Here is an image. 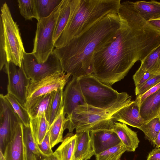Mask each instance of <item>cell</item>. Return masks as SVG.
Instances as JSON below:
<instances>
[{
	"label": "cell",
	"instance_id": "obj_2",
	"mask_svg": "<svg viewBox=\"0 0 160 160\" xmlns=\"http://www.w3.org/2000/svg\"><path fill=\"white\" fill-rule=\"evenodd\" d=\"M120 25L118 13H110L65 46L54 49L63 71L78 78L91 74L94 54L112 40Z\"/></svg>",
	"mask_w": 160,
	"mask_h": 160
},
{
	"label": "cell",
	"instance_id": "obj_21",
	"mask_svg": "<svg viewBox=\"0 0 160 160\" xmlns=\"http://www.w3.org/2000/svg\"><path fill=\"white\" fill-rule=\"evenodd\" d=\"M22 129L23 142L26 160H41L45 157L39 151L30 126L26 127L23 125Z\"/></svg>",
	"mask_w": 160,
	"mask_h": 160
},
{
	"label": "cell",
	"instance_id": "obj_4",
	"mask_svg": "<svg viewBox=\"0 0 160 160\" xmlns=\"http://www.w3.org/2000/svg\"><path fill=\"white\" fill-rule=\"evenodd\" d=\"M132 101V96L128 94L107 108H98L88 105L79 106L70 115L66 118L68 121L65 129H68L69 132H72L75 129L76 133L87 131L112 129L114 126L112 116Z\"/></svg>",
	"mask_w": 160,
	"mask_h": 160
},
{
	"label": "cell",
	"instance_id": "obj_16",
	"mask_svg": "<svg viewBox=\"0 0 160 160\" xmlns=\"http://www.w3.org/2000/svg\"><path fill=\"white\" fill-rule=\"evenodd\" d=\"M81 0H63L57 22L53 40L55 43L58 38L71 17L78 7Z\"/></svg>",
	"mask_w": 160,
	"mask_h": 160
},
{
	"label": "cell",
	"instance_id": "obj_3",
	"mask_svg": "<svg viewBox=\"0 0 160 160\" xmlns=\"http://www.w3.org/2000/svg\"><path fill=\"white\" fill-rule=\"evenodd\" d=\"M121 2L120 0H81L78 7L55 43V48L65 46L108 15L118 13Z\"/></svg>",
	"mask_w": 160,
	"mask_h": 160
},
{
	"label": "cell",
	"instance_id": "obj_27",
	"mask_svg": "<svg viewBox=\"0 0 160 160\" xmlns=\"http://www.w3.org/2000/svg\"><path fill=\"white\" fill-rule=\"evenodd\" d=\"M160 44L142 61L139 68L154 74L160 73Z\"/></svg>",
	"mask_w": 160,
	"mask_h": 160
},
{
	"label": "cell",
	"instance_id": "obj_15",
	"mask_svg": "<svg viewBox=\"0 0 160 160\" xmlns=\"http://www.w3.org/2000/svg\"><path fill=\"white\" fill-rule=\"evenodd\" d=\"M23 125L16 126L3 153L4 160H26L23 139Z\"/></svg>",
	"mask_w": 160,
	"mask_h": 160
},
{
	"label": "cell",
	"instance_id": "obj_7",
	"mask_svg": "<svg viewBox=\"0 0 160 160\" xmlns=\"http://www.w3.org/2000/svg\"><path fill=\"white\" fill-rule=\"evenodd\" d=\"M1 11L0 18L2 25L8 62H12L21 67L25 51L18 26L13 20L6 2L2 5Z\"/></svg>",
	"mask_w": 160,
	"mask_h": 160
},
{
	"label": "cell",
	"instance_id": "obj_34",
	"mask_svg": "<svg viewBox=\"0 0 160 160\" xmlns=\"http://www.w3.org/2000/svg\"><path fill=\"white\" fill-rule=\"evenodd\" d=\"M8 63L2 20L0 18V70Z\"/></svg>",
	"mask_w": 160,
	"mask_h": 160
},
{
	"label": "cell",
	"instance_id": "obj_5",
	"mask_svg": "<svg viewBox=\"0 0 160 160\" xmlns=\"http://www.w3.org/2000/svg\"><path fill=\"white\" fill-rule=\"evenodd\" d=\"M78 79L86 102L90 106L107 108L128 95L126 92H118L91 74L83 76Z\"/></svg>",
	"mask_w": 160,
	"mask_h": 160
},
{
	"label": "cell",
	"instance_id": "obj_42",
	"mask_svg": "<svg viewBox=\"0 0 160 160\" xmlns=\"http://www.w3.org/2000/svg\"><path fill=\"white\" fill-rule=\"evenodd\" d=\"M158 117L159 120L160 121V110L158 112Z\"/></svg>",
	"mask_w": 160,
	"mask_h": 160
},
{
	"label": "cell",
	"instance_id": "obj_10",
	"mask_svg": "<svg viewBox=\"0 0 160 160\" xmlns=\"http://www.w3.org/2000/svg\"><path fill=\"white\" fill-rule=\"evenodd\" d=\"M2 70L8 76V93L13 96L25 108L30 80L25 72L22 63L19 67L12 62H8Z\"/></svg>",
	"mask_w": 160,
	"mask_h": 160
},
{
	"label": "cell",
	"instance_id": "obj_19",
	"mask_svg": "<svg viewBox=\"0 0 160 160\" xmlns=\"http://www.w3.org/2000/svg\"><path fill=\"white\" fill-rule=\"evenodd\" d=\"M160 110V89L146 98L140 104V115L145 122L157 117Z\"/></svg>",
	"mask_w": 160,
	"mask_h": 160
},
{
	"label": "cell",
	"instance_id": "obj_20",
	"mask_svg": "<svg viewBox=\"0 0 160 160\" xmlns=\"http://www.w3.org/2000/svg\"><path fill=\"white\" fill-rule=\"evenodd\" d=\"M138 14L146 21L160 18V2L152 0L133 2Z\"/></svg>",
	"mask_w": 160,
	"mask_h": 160
},
{
	"label": "cell",
	"instance_id": "obj_30",
	"mask_svg": "<svg viewBox=\"0 0 160 160\" xmlns=\"http://www.w3.org/2000/svg\"><path fill=\"white\" fill-rule=\"evenodd\" d=\"M62 0H35L39 19L49 16Z\"/></svg>",
	"mask_w": 160,
	"mask_h": 160
},
{
	"label": "cell",
	"instance_id": "obj_29",
	"mask_svg": "<svg viewBox=\"0 0 160 160\" xmlns=\"http://www.w3.org/2000/svg\"><path fill=\"white\" fill-rule=\"evenodd\" d=\"M18 2L20 13L26 19L39 20L35 0H18Z\"/></svg>",
	"mask_w": 160,
	"mask_h": 160
},
{
	"label": "cell",
	"instance_id": "obj_12",
	"mask_svg": "<svg viewBox=\"0 0 160 160\" xmlns=\"http://www.w3.org/2000/svg\"><path fill=\"white\" fill-rule=\"evenodd\" d=\"M86 105L78 78L72 77L67 83L63 92L64 113L69 116L78 107Z\"/></svg>",
	"mask_w": 160,
	"mask_h": 160
},
{
	"label": "cell",
	"instance_id": "obj_36",
	"mask_svg": "<svg viewBox=\"0 0 160 160\" xmlns=\"http://www.w3.org/2000/svg\"><path fill=\"white\" fill-rule=\"evenodd\" d=\"M155 74L139 68L133 76L135 87L140 86Z\"/></svg>",
	"mask_w": 160,
	"mask_h": 160
},
{
	"label": "cell",
	"instance_id": "obj_43",
	"mask_svg": "<svg viewBox=\"0 0 160 160\" xmlns=\"http://www.w3.org/2000/svg\"></svg>",
	"mask_w": 160,
	"mask_h": 160
},
{
	"label": "cell",
	"instance_id": "obj_37",
	"mask_svg": "<svg viewBox=\"0 0 160 160\" xmlns=\"http://www.w3.org/2000/svg\"><path fill=\"white\" fill-rule=\"evenodd\" d=\"M160 89V82L152 87L142 95L137 96L139 99L140 104L147 97Z\"/></svg>",
	"mask_w": 160,
	"mask_h": 160
},
{
	"label": "cell",
	"instance_id": "obj_14",
	"mask_svg": "<svg viewBox=\"0 0 160 160\" xmlns=\"http://www.w3.org/2000/svg\"><path fill=\"white\" fill-rule=\"evenodd\" d=\"M90 134L95 156L121 142L113 130H98Z\"/></svg>",
	"mask_w": 160,
	"mask_h": 160
},
{
	"label": "cell",
	"instance_id": "obj_8",
	"mask_svg": "<svg viewBox=\"0 0 160 160\" xmlns=\"http://www.w3.org/2000/svg\"><path fill=\"white\" fill-rule=\"evenodd\" d=\"M22 64L27 77L31 81L39 80L63 71L59 59L53 52L43 63L39 62L32 52H25Z\"/></svg>",
	"mask_w": 160,
	"mask_h": 160
},
{
	"label": "cell",
	"instance_id": "obj_25",
	"mask_svg": "<svg viewBox=\"0 0 160 160\" xmlns=\"http://www.w3.org/2000/svg\"><path fill=\"white\" fill-rule=\"evenodd\" d=\"M63 89L54 91L48 110L45 114L50 126L58 115L63 108Z\"/></svg>",
	"mask_w": 160,
	"mask_h": 160
},
{
	"label": "cell",
	"instance_id": "obj_40",
	"mask_svg": "<svg viewBox=\"0 0 160 160\" xmlns=\"http://www.w3.org/2000/svg\"><path fill=\"white\" fill-rule=\"evenodd\" d=\"M152 144L156 148L160 147V131L155 139L153 141Z\"/></svg>",
	"mask_w": 160,
	"mask_h": 160
},
{
	"label": "cell",
	"instance_id": "obj_33",
	"mask_svg": "<svg viewBox=\"0 0 160 160\" xmlns=\"http://www.w3.org/2000/svg\"><path fill=\"white\" fill-rule=\"evenodd\" d=\"M160 82V73L155 74L140 86L135 87L136 95L141 96L150 88Z\"/></svg>",
	"mask_w": 160,
	"mask_h": 160
},
{
	"label": "cell",
	"instance_id": "obj_1",
	"mask_svg": "<svg viewBox=\"0 0 160 160\" xmlns=\"http://www.w3.org/2000/svg\"><path fill=\"white\" fill-rule=\"evenodd\" d=\"M112 40L94 54L91 74L111 87L123 79L138 61H142L160 44V31L136 11L123 18Z\"/></svg>",
	"mask_w": 160,
	"mask_h": 160
},
{
	"label": "cell",
	"instance_id": "obj_26",
	"mask_svg": "<svg viewBox=\"0 0 160 160\" xmlns=\"http://www.w3.org/2000/svg\"><path fill=\"white\" fill-rule=\"evenodd\" d=\"M54 91L48 93L38 98L28 110L30 119L40 117L47 112Z\"/></svg>",
	"mask_w": 160,
	"mask_h": 160
},
{
	"label": "cell",
	"instance_id": "obj_17",
	"mask_svg": "<svg viewBox=\"0 0 160 160\" xmlns=\"http://www.w3.org/2000/svg\"><path fill=\"white\" fill-rule=\"evenodd\" d=\"M113 130L125 146L127 151H135L140 142L137 132L131 130L124 123L115 122H114Z\"/></svg>",
	"mask_w": 160,
	"mask_h": 160
},
{
	"label": "cell",
	"instance_id": "obj_28",
	"mask_svg": "<svg viewBox=\"0 0 160 160\" xmlns=\"http://www.w3.org/2000/svg\"><path fill=\"white\" fill-rule=\"evenodd\" d=\"M4 97L10 104L22 125L26 127L29 126L30 117L26 108L11 94L7 93Z\"/></svg>",
	"mask_w": 160,
	"mask_h": 160
},
{
	"label": "cell",
	"instance_id": "obj_39",
	"mask_svg": "<svg viewBox=\"0 0 160 160\" xmlns=\"http://www.w3.org/2000/svg\"><path fill=\"white\" fill-rule=\"evenodd\" d=\"M148 22L155 28L160 31V18L151 20Z\"/></svg>",
	"mask_w": 160,
	"mask_h": 160
},
{
	"label": "cell",
	"instance_id": "obj_23",
	"mask_svg": "<svg viewBox=\"0 0 160 160\" xmlns=\"http://www.w3.org/2000/svg\"><path fill=\"white\" fill-rule=\"evenodd\" d=\"M63 107L56 118L50 125L49 128L52 148L63 140V133L68 120L65 118Z\"/></svg>",
	"mask_w": 160,
	"mask_h": 160
},
{
	"label": "cell",
	"instance_id": "obj_11",
	"mask_svg": "<svg viewBox=\"0 0 160 160\" xmlns=\"http://www.w3.org/2000/svg\"><path fill=\"white\" fill-rule=\"evenodd\" d=\"M21 122L10 104L2 94L0 95V159L18 124Z\"/></svg>",
	"mask_w": 160,
	"mask_h": 160
},
{
	"label": "cell",
	"instance_id": "obj_32",
	"mask_svg": "<svg viewBox=\"0 0 160 160\" xmlns=\"http://www.w3.org/2000/svg\"><path fill=\"white\" fill-rule=\"evenodd\" d=\"M127 151L125 146L121 142L95 156L96 160H119L122 154Z\"/></svg>",
	"mask_w": 160,
	"mask_h": 160
},
{
	"label": "cell",
	"instance_id": "obj_31",
	"mask_svg": "<svg viewBox=\"0 0 160 160\" xmlns=\"http://www.w3.org/2000/svg\"><path fill=\"white\" fill-rule=\"evenodd\" d=\"M138 129L143 132L145 138L152 143L160 131V121L158 117L145 122Z\"/></svg>",
	"mask_w": 160,
	"mask_h": 160
},
{
	"label": "cell",
	"instance_id": "obj_9",
	"mask_svg": "<svg viewBox=\"0 0 160 160\" xmlns=\"http://www.w3.org/2000/svg\"><path fill=\"white\" fill-rule=\"evenodd\" d=\"M71 74L64 72L55 73L41 79L30 81L25 108L28 111L39 98L59 89H63Z\"/></svg>",
	"mask_w": 160,
	"mask_h": 160
},
{
	"label": "cell",
	"instance_id": "obj_22",
	"mask_svg": "<svg viewBox=\"0 0 160 160\" xmlns=\"http://www.w3.org/2000/svg\"><path fill=\"white\" fill-rule=\"evenodd\" d=\"M77 134L68 132L54 152L59 160H72L77 144Z\"/></svg>",
	"mask_w": 160,
	"mask_h": 160
},
{
	"label": "cell",
	"instance_id": "obj_18",
	"mask_svg": "<svg viewBox=\"0 0 160 160\" xmlns=\"http://www.w3.org/2000/svg\"><path fill=\"white\" fill-rule=\"evenodd\" d=\"M77 134V142L72 160H89L94 155L90 132Z\"/></svg>",
	"mask_w": 160,
	"mask_h": 160
},
{
	"label": "cell",
	"instance_id": "obj_38",
	"mask_svg": "<svg viewBox=\"0 0 160 160\" xmlns=\"http://www.w3.org/2000/svg\"><path fill=\"white\" fill-rule=\"evenodd\" d=\"M147 160H160V148H156L150 152Z\"/></svg>",
	"mask_w": 160,
	"mask_h": 160
},
{
	"label": "cell",
	"instance_id": "obj_13",
	"mask_svg": "<svg viewBox=\"0 0 160 160\" xmlns=\"http://www.w3.org/2000/svg\"><path fill=\"white\" fill-rule=\"evenodd\" d=\"M140 100L136 99L115 113L111 119L134 128H139L145 122L141 117L139 111Z\"/></svg>",
	"mask_w": 160,
	"mask_h": 160
},
{
	"label": "cell",
	"instance_id": "obj_24",
	"mask_svg": "<svg viewBox=\"0 0 160 160\" xmlns=\"http://www.w3.org/2000/svg\"><path fill=\"white\" fill-rule=\"evenodd\" d=\"M29 126L36 142L40 144L50 128L45 113L40 117L30 119Z\"/></svg>",
	"mask_w": 160,
	"mask_h": 160
},
{
	"label": "cell",
	"instance_id": "obj_44",
	"mask_svg": "<svg viewBox=\"0 0 160 160\" xmlns=\"http://www.w3.org/2000/svg\"></svg>",
	"mask_w": 160,
	"mask_h": 160
},
{
	"label": "cell",
	"instance_id": "obj_41",
	"mask_svg": "<svg viewBox=\"0 0 160 160\" xmlns=\"http://www.w3.org/2000/svg\"><path fill=\"white\" fill-rule=\"evenodd\" d=\"M41 160H59L56 154L53 152L50 155L46 157Z\"/></svg>",
	"mask_w": 160,
	"mask_h": 160
},
{
	"label": "cell",
	"instance_id": "obj_35",
	"mask_svg": "<svg viewBox=\"0 0 160 160\" xmlns=\"http://www.w3.org/2000/svg\"><path fill=\"white\" fill-rule=\"evenodd\" d=\"M37 145L39 151L44 157L49 156L53 153L51 146L49 130L42 142Z\"/></svg>",
	"mask_w": 160,
	"mask_h": 160
},
{
	"label": "cell",
	"instance_id": "obj_6",
	"mask_svg": "<svg viewBox=\"0 0 160 160\" xmlns=\"http://www.w3.org/2000/svg\"><path fill=\"white\" fill-rule=\"evenodd\" d=\"M62 1L49 16L38 21L32 52L39 62L46 61L54 50L53 36Z\"/></svg>",
	"mask_w": 160,
	"mask_h": 160
}]
</instances>
